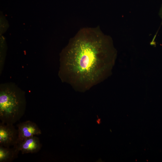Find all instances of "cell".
Returning a JSON list of instances; mask_svg holds the SVG:
<instances>
[{"mask_svg":"<svg viewBox=\"0 0 162 162\" xmlns=\"http://www.w3.org/2000/svg\"><path fill=\"white\" fill-rule=\"evenodd\" d=\"M62 61L60 76L78 89H88L110 74L117 52L100 28H84L71 40Z\"/></svg>","mask_w":162,"mask_h":162,"instance_id":"1","label":"cell"},{"mask_svg":"<svg viewBox=\"0 0 162 162\" xmlns=\"http://www.w3.org/2000/svg\"><path fill=\"white\" fill-rule=\"evenodd\" d=\"M25 93L15 84H1L0 119L2 122L14 124L24 115L26 108Z\"/></svg>","mask_w":162,"mask_h":162,"instance_id":"2","label":"cell"},{"mask_svg":"<svg viewBox=\"0 0 162 162\" xmlns=\"http://www.w3.org/2000/svg\"><path fill=\"white\" fill-rule=\"evenodd\" d=\"M18 143V131L13 124L0 123V146H14Z\"/></svg>","mask_w":162,"mask_h":162,"instance_id":"3","label":"cell"},{"mask_svg":"<svg viewBox=\"0 0 162 162\" xmlns=\"http://www.w3.org/2000/svg\"><path fill=\"white\" fill-rule=\"evenodd\" d=\"M18 143L25 139L41 134V131L37 125L30 121L20 123L17 125Z\"/></svg>","mask_w":162,"mask_h":162,"instance_id":"4","label":"cell"},{"mask_svg":"<svg viewBox=\"0 0 162 162\" xmlns=\"http://www.w3.org/2000/svg\"><path fill=\"white\" fill-rule=\"evenodd\" d=\"M16 146L17 149L23 154L38 152L41 149L42 145L39 138L34 136L18 142Z\"/></svg>","mask_w":162,"mask_h":162,"instance_id":"5","label":"cell"},{"mask_svg":"<svg viewBox=\"0 0 162 162\" xmlns=\"http://www.w3.org/2000/svg\"><path fill=\"white\" fill-rule=\"evenodd\" d=\"M19 152L16 145L11 148L0 146V162L12 161L17 157Z\"/></svg>","mask_w":162,"mask_h":162,"instance_id":"6","label":"cell"},{"mask_svg":"<svg viewBox=\"0 0 162 162\" xmlns=\"http://www.w3.org/2000/svg\"><path fill=\"white\" fill-rule=\"evenodd\" d=\"M159 14L160 18L162 19V4L161 5L160 10Z\"/></svg>","mask_w":162,"mask_h":162,"instance_id":"7","label":"cell"}]
</instances>
